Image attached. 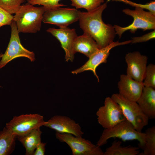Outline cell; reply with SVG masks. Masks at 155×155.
<instances>
[{
	"instance_id": "obj_1",
	"label": "cell",
	"mask_w": 155,
	"mask_h": 155,
	"mask_svg": "<svg viewBox=\"0 0 155 155\" xmlns=\"http://www.w3.org/2000/svg\"><path fill=\"white\" fill-rule=\"evenodd\" d=\"M107 7L106 2L92 10L78 12L80 28L95 41L100 49L113 42L116 35L113 26L105 23L102 19V12Z\"/></svg>"
},
{
	"instance_id": "obj_12",
	"label": "cell",
	"mask_w": 155,
	"mask_h": 155,
	"mask_svg": "<svg viewBox=\"0 0 155 155\" xmlns=\"http://www.w3.org/2000/svg\"><path fill=\"white\" fill-rule=\"evenodd\" d=\"M127 65L126 75L138 82H143L147 66L148 58L138 51L129 52L125 57Z\"/></svg>"
},
{
	"instance_id": "obj_24",
	"label": "cell",
	"mask_w": 155,
	"mask_h": 155,
	"mask_svg": "<svg viewBox=\"0 0 155 155\" xmlns=\"http://www.w3.org/2000/svg\"><path fill=\"white\" fill-rule=\"evenodd\" d=\"M61 0H27L28 3L33 5H42L46 11L55 9L65 6L63 4L59 3Z\"/></svg>"
},
{
	"instance_id": "obj_3",
	"label": "cell",
	"mask_w": 155,
	"mask_h": 155,
	"mask_svg": "<svg viewBox=\"0 0 155 155\" xmlns=\"http://www.w3.org/2000/svg\"><path fill=\"white\" fill-rule=\"evenodd\" d=\"M112 138H118L123 141L136 140L139 147L143 150L146 141L145 133L137 131L133 125L126 120L110 129H104L97 142L96 145L100 147L105 144Z\"/></svg>"
},
{
	"instance_id": "obj_16",
	"label": "cell",
	"mask_w": 155,
	"mask_h": 155,
	"mask_svg": "<svg viewBox=\"0 0 155 155\" xmlns=\"http://www.w3.org/2000/svg\"><path fill=\"white\" fill-rule=\"evenodd\" d=\"M100 49L95 41L88 34L84 33L78 36L75 39L73 45V53L79 52L88 58Z\"/></svg>"
},
{
	"instance_id": "obj_28",
	"label": "cell",
	"mask_w": 155,
	"mask_h": 155,
	"mask_svg": "<svg viewBox=\"0 0 155 155\" xmlns=\"http://www.w3.org/2000/svg\"><path fill=\"white\" fill-rule=\"evenodd\" d=\"M155 38V30L145 34L142 36L134 37L131 40V42L132 44L145 42L150 40L154 38Z\"/></svg>"
},
{
	"instance_id": "obj_6",
	"label": "cell",
	"mask_w": 155,
	"mask_h": 155,
	"mask_svg": "<svg viewBox=\"0 0 155 155\" xmlns=\"http://www.w3.org/2000/svg\"><path fill=\"white\" fill-rule=\"evenodd\" d=\"M11 33L10 41L5 53L3 54L0 61V69L5 66L9 62L19 57H25L31 62L35 60V55L23 46L20 42L19 33L16 22L13 20L10 25Z\"/></svg>"
},
{
	"instance_id": "obj_27",
	"label": "cell",
	"mask_w": 155,
	"mask_h": 155,
	"mask_svg": "<svg viewBox=\"0 0 155 155\" xmlns=\"http://www.w3.org/2000/svg\"><path fill=\"white\" fill-rule=\"evenodd\" d=\"M13 16L0 7V27L4 25H10Z\"/></svg>"
},
{
	"instance_id": "obj_29",
	"label": "cell",
	"mask_w": 155,
	"mask_h": 155,
	"mask_svg": "<svg viewBox=\"0 0 155 155\" xmlns=\"http://www.w3.org/2000/svg\"><path fill=\"white\" fill-rule=\"evenodd\" d=\"M46 143L41 142L36 147L33 155H44L45 152Z\"/></svg>"
},
{
	"instance_id": "obj_11",
	"label": "cell",
	"mask_w": 155,
	"mask_h": 155,
	"mask_svg": "<svg viewBox=\"0 0 155 155\" xmlns=\"http://www.w3.org/2000/svg\"><path fill=\"white\" fill-rule=\"evenodd\" d=\"M131 40L122 42L118 41L113 42L107 46L100 49L89 58L88 61L80 68L72 71L73 74H77L84 71H91L96 78L98 82L99 79L97 74L96 70L97 67L100 64L107 61V59L109 55L110 51L113 48L120 45L131 43Z\"/></svg>"
},
{
	"instance_id": "obj_14",
	"label": "cell",
	"mask_w": 155,
	"mask_h": 155,
	"mask_svg": "<svg viewBox=\"0 0 155 155\" xmlns=\"http://www.w3.org/2000/svg\"><path fill=\"white\" fill-rule=\"evenodd\" d=\"M46 31L52 34L60 42L65 53V61L73 62L75 54L73 51V42L77 36L75 29L67 27L56 29L49 28Z\"/></svg>"
},
{
	"instance_id": "obj_7",
	"label": "cell",
	"mask_w": 155,
	"mask_h": 155,
	"mask_svg": "<svg viewBox=\"0 0 155 155\" xmlns=\"http://www.w3.org/2000/svg\"><path fill=\"white\" fill-rule=\"evenodd\" d=\"M56 138L61 142L67 144L73 155H103L100 147L93 144L82 137L75 136L68 133L56 132Z\"/></svg>"
},
{
	"instance_id": "obj_18",
	"label": "cell",
	"mask_w": 155,
	"mask_h": 155,
	"mask_svg": "<svg viewBox=\"0 0 155 155\" xmlns=\"http://www.w3.org/2000/svg\"><path fill=\"white\" fill-rule=\"evenodd\" d=\"M40 128H36L26 134L16 136L25 147L26 155H33L36 147L41 142L42 132Z\"/></svg>"
},
{
	"instance_id": "obj_10",
	"label": "cell",
	"mask_w": 155,
	"mask_h": 155,
	"mask_svg": "<svg viewBox=\"0 0 155 155\" xmlns=\"http://www.w3.org/2000/svg\"><path fill=\"white\" fill-rule=\"evenodd\" d=\"M78 10L75 8H58L46 11L42 22L55 25L60 28L67 27L78 20Z\"/></svg>"
},
{
	"instance_id": "obj_22",
	"label": "cell",
	"mask_w": 155,
	"mask_h": 155,
	"mask_svg": "<svg viewBox=\"0 0 155 155\" xmlns=\"http://www.w3.org/2000/svg\"><path fill=\"white\" fill-rule=\"evenodd\" d=\"M71 5L76 9L84 8L90 11L99 7L104 2V0H70Z\"/></svg>"
},
{
	"instance_id": "obj_5",
	"label": "cell",
	"mask_w": 155,
	"mask_h": 155,
	"mask_svg": "<svg viewBox=\"0 0 155 155\" xmlns=\"http://www.w3.org/2000/svg\"><path fill=\"white\" fill-rule=\"evenodd\" d=\"M111 98L120 106L126 119L137 131L142 132L148 124L149 119L137 102L125 98L119 94H114Z\"/></svg>"
},
{
	"instance_id": "obj_13",
	"label": "cell",
	"mask_w": 155,
	"mask_h": 155,
	"mask_svg": "<svg viewBox=\"0 0 155 155\" xmlns=\"http://www.w3.org/2000/svg\"><path fill=\"white\" fill-rule=\"evenodd\" d=\"M44 126L59 133H70L77 137H82L84 134L78 123L65 116L55 115L46 121Z\"/></svg>"
},
{
	"instance_id": "obj_8",
	"label": "cell",
	"mask_w": 155,
	"mask_h": 155,
	"mask_svg": "<svg viewBox=\"0 0 155 155\" xmlns=\"http://www.w3.org/2000/svg\"><path fill=\"white\" fill-rule=\"evenodd\" d=\"M99 123L104 129H110L126 120L120 106L111 97H107L104 105L96 113Z\"/></svg>"
},
{
	"instance_id": "obj_20",
	"label": "cell",
	"mask_w": 155,
	"mask_h": 155,
	"mask_svg": "<svg viewBox=\"0 0 155 155\" xmlns=\"http://www.w3.org/2000/svg\"><path fill=\"white\" fill-rule=\"evenodd\" d=\"M121 144V141L115 140L106 149L103 155H136L140 153L139 147H123Z\"/></svg>"
},
{
	"instance_id": "obj_4",
	"label": "cell",
	"mask_w": 155,
	"mask_h": 155,
	"mask_svg": "<svg viewBox=\"0 0 155 155\" xmlns=\"http://www.w3.org/2000/svg\"><path fill=\"white\" fill-rule=\"evenodd\" d=\"M144 9L140 7H135L134 10L129 9H123L124 13L132 17L133 21L131 24L126 27L114 25L113 27L116 34L120 38L124 32L128 30L131 33H134L138 29H141L144 31L155 30V14Z\"/></svg>"
},
{
	"instance_id": "obj_30",
	"label": "cell",
	"mask_w": 155,
	"mask_h": 155,
	"mask_svg": "<svg viewBox=\"0 0 155 155\" xmlns=\"http://www.w3.org/2000/svg\"><path fill=\"white\" fill-rule=\"evenodd\" d=\"M3 54L0 53V60Z\"/></svg>"
},
{
	"instance_id": "obj_21",
	"label": "cell",
	"mask_w": 155,
	"mask_h": 155,
	"mask_svg": "<svg viewBox=\"0 0 155 155\" xmlns=\"http://www.w3.org/2000/svg\"><path fill=\"white\" fill-rule=\"evenodd\" d=\"M146 141L143 151L138 155H155V126L148 128L144 132Z\"/></svg>"
},
{
	"instance_id": "obj_19",
	"label": "cell",
	"mask_w": 155,
	"mask_h": 155,
	"mask_svg": "<svg viewBox=\"0 0 155 155\" xmlns=\"http://www.w3.org/2000/svg\"><path fill=\"white\" fill-rule=\"evenodd\" d=\"M16 138V136L5 127L0 131V155H8L12 153L15 148Z\"/></svg>"
},
{
	"instance_id": "obj_26",
	"label": "cell",
	"mask_w": 155,
	"mask_h": 155,
	"mask_svg": "<svg viewBox=\"0 0 155 155\" xmlns=\"http://www.w3.org/2000/svg\"><path fill=\"white\" fill-rule=\"evenodd\" d=\"M112 1L121 2L129 5L135 7H140L148 10L152 13L155 14V1H151L145 4L137 3L129 0H111Z\"/></svg>"
},
{
	"instance_id": "obj_15",
	"label": "cell",
	"mask_w": 155,
	"mask_h": 155,
	"mask_svg": "<svg viewBox=\"0 0 155 155\" xmlns=\"http://www.w3.org/2000/svg\"><path fill=\"white\" fill-rule=\"evenodd\" d=\"M144 86L143 82L136 81L125 74L120 75L118 83L119 94L125 98L135 102L141 95Z\"/></svg>"
},
{
	"instance_id": "obj_17",
	"label": "cell",
	"mask_w": 155,
	"mask_h": 155,
	"mask_svg": "<svg viewBox=\"0 0 155 155\" xmlns=\"http://www.w3.org/2000/svg\"><path fill=\"white\" fill-rule=\"evenodd\" d=\"M155 89L144 86L141 95L136 101L142 112L149 119L155 118Z\"/></svg>"
},
{
	"instance_id": "obj_23",
	"label": "cell",
	"mask_w": 155,
	"mask_h": 155,
	"mask_svg": "<svg viewBox=\"0 0 155 155\" xmlns=\"http://www.w3.org/2000/svg\"><path fill=\"white\" fill-rule=\"evenodd\" d=\"M25 0H0V7L11 14L15 13Z\"/></svg>"
},
{
	"instance_id": "obj_2",
	"label": "cell",
	"mask_w": 155,
	"mask_h": 155,
	"mask_svg": "<svg viewBox=\"0 0 155 155\" xmlns=\"http://www.w3.org/2000/svg\"><path fill=\"white\" fill-rule=\"evenodd\" d=\"M45 11L43 6L36 7L28 2L21 5L13 19L19 32L34 33L39 31Z\"/></svg>"
},
{
	"instance_id": "obj_25",
	"label": "cell",
	"mask_w": 155,
	"mask_h": 155,
	"mask_svg": "<svg viewBox=\"0 0 155 155\" xmlns=\"http://www.w3.org/2000/svg\"><path fill=\"white\" fill-rule=\"evenodd\" d=\"M144 86L155 89V65L150 63L147 65L145 76L143 82Z\"/></svg>"
},
{
	"instance_id": "obj_31",
	"label": "cell",
	"mask_w": 155,
	"mask_h": 155,
	"mask_svg": "<svg viewBox=\"0 0 155 155\" xmlns=\"http://www.w3.org/2000/svg\"><path fill=\"white\" fill-rule=\"evenodd\" d=\"M1 87V86H0V88Z\"/></svg>"
},
{
	"instance_id": "obj_9",
	"label": "cell",
	"mask_w": 155,
	"mask_h": 155,
	"mask_svg": "<svg viewBox=\"0 0 155 155\" xmlns=\"http://www.w3.org/2000/svg\"><path fill=\"white\" fill-rule=\"evenodd\" d=\"M40 114H26L14 117L5 127L16 136L26 134L33 129L44 126L45 123Z\"/></svg>"
}]
</instances>
